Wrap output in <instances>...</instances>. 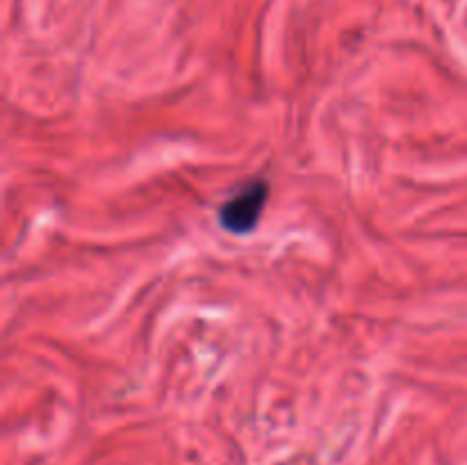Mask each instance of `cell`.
I'll return each instance as SVG.
<instances>
[{
	"label": "cell",
	"instance_id": "obj_1",
	"mask_svg": "<svg viewBox=\"0 0 467 465\" xmlns=\"http://www.w3.org/2000/svg\"><path fill=\"white\" fill-rule=\"evenodd\" d=\"M269 199V185L265 181H251L242 185L226 203L219 208V223L228 232L235 235H246L258 226L263 210Z\"/></svg>",
	"mask_w": 467,
	"mask_h": 465
}]
</instances>
